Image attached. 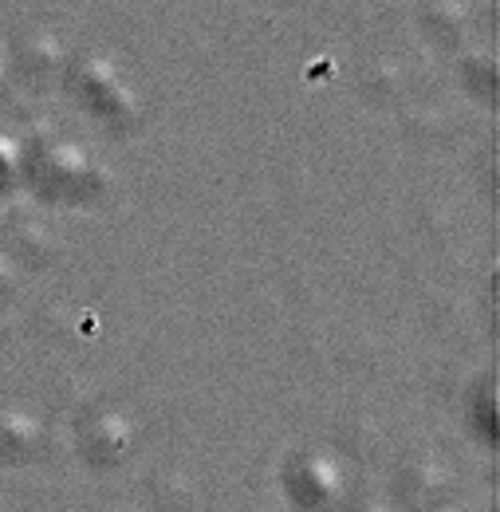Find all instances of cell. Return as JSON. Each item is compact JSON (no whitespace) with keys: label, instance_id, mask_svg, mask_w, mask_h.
Listing matches in <instances>:
<instances>
[]
</instances>
